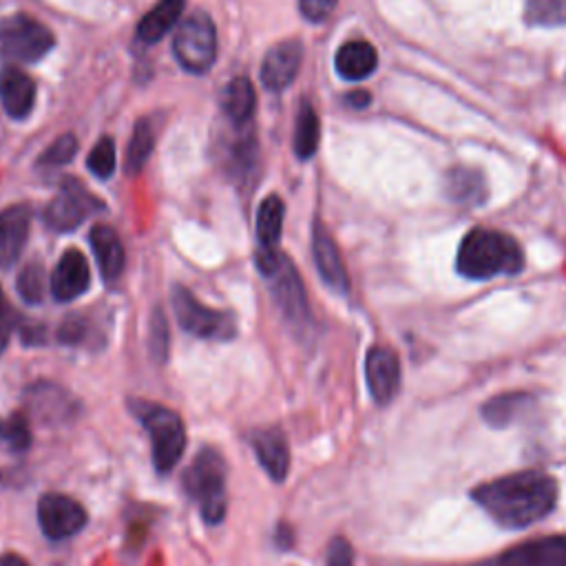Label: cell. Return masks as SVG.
<instances>
[{
	"instance_id": "obj_1",
	"label": "cell",
	"mask_w": 566,
	"mask_h": 566,
	"mask_svg": "<svg viewBox=\"0 0 566 566\" xmlns=\"http://www.w3.org/2000/svg\"><path fill=\"white\" fill-rule=\"evenodd\" d=\"M471 497L502 528H524L555 509L557 482L542 471H520L480 484Z\"/></svg>"
},
{
	"instance_id": "obj_2",
	"label": "cell",
	"mask_w": 566,
	"mask_h": 566,
	"mask_svg": "<svg viewBox=\"0 0 566 566\" xmlns=\"http://www.w3.org/2000/svg\"><path fill=\"white\" fill-rule=\"evenodd\" d=\"M524 268V250L515 237L491 230H469L455 254V272L471 281H489L495 276H515Z\"/></svg>"
},
{
	"instance_id": "obj_3",
	"label": "cell",
	"mask_w": 566,
	"mask_h": 566,
	"mask_svg": "<svg viewBox=\"0 0 566 566\" xmlns=\"http://www.w3.org/2000/svg\"><path fill=\"white\" fill-rule=\"evenodd\" d=\"M184 489L199 504L208 524L226 517V462L212 447H203L184 473Z\"/></svg>"
},
{
	"instance_id": "obj_4",
	"label": "cell",
	"mask_w": 566,
	"mask_h": 566,
	"mask_svg": "<svg viewBox=\"0 0 566 566\" xmlns=\"http://www.w3.org/2000/svg\"><path fill=\"white\" fill-rule=\"evenodd\" d=\"M130 409L139 416L144 429L153 442V462L159 473H168L184 453L186 447V431L181 418L161 405L150 402H130Z\"/></svg>"
},
{
	"instance_id": "obj_5",
	"label": "cell",
	"mask_w": 566,
	"mask_h": 566,
	"mask_svg": "<svg viewBox=\"0 0 566 566\" xmlns=\"http://www.w3.org/2000/svg\"><path fill=\"white\" fill-rule=\"evenodd\" d=\"M53 46V33L31 15L15 13L0 20V57L38 62Z\"/></svg>"
},
{
	"instance_id": "obj_6",
	"label": "cell",
	"mask_w": 566,
	"mask_h": 566,
	"mask_svg": "<svg viewBox=\"0 0 566 566\" xmlns=\"http://www.w3.org/2000/svg\"><path fill=\"white\" fill-rule=\"evenodd\" d=\"M172 53L181 69L206 73L217 57V31L206 13L188 15L172 38Z\"/></svg>"
},
{
	"instance_id": "obj_7",
	"label": "cell",
	"mask_w": 566,
	"mask_h": 566,
	"mask_svg": "<svg viewBox=\"0 0 566 566\" xmlns=\"http://www.w3.org/2000/svg\"><path fill=\"white\" fill-rule=\"evenodd\" d=\"M172 310L181 329L197 338H214L228 340L237 334L234 316L228 312H217L199 303L190 290L175 287L172 292Z\"/></svg>"
},
{
	"instance_id": "obj_8",
	"label": "cell",
	"mask_w": 566,
	"mask_h": 566,
	"mask_svg": "<svg viewBox=\"0 0 566 566\" xmlns=\"http://www.w3.org/2000/svg\"><path fill=\"white\" fill-rule=\"evenodd\" d=\"M99 210H104L102 201L93 192H88L77 179L66 177L60 184L57 195L46 206L44 221L57 232H69Z\"/></svg>"
},
{
	"instance_id": "obj_9",
	"label": "cell",
	"mask_w": 566,
	"mask_h": 566,
	"mask_svg": "<svg viewBox=\"0 0 566 566\" xmlns=\"http://www.w3.org/2000/svg\"><path fill=\"white\" fill-rule=\"evenodd\" d=\"M38 522L49 539H66L86 524L84 506L62 493H46L38 502Z\"/></svg>"
},
{
	"instance_id": "obj_10",
	"label": "cell",
	"mask_w": 566,
	"mask_h": 566,
	"mask_svg": "<svg viewBox=\"0 0 566 566\" xmlns=\"http://www.w3.org/2000/svg\"><path fill=\"white\" fill-rule=\"evenodd\" d=\"M268 279L272 281V296L283 316L287 318V323H292L294 327H307L310 305L294 265L283 256L279 268L272 274H268Z\"/></svg>"
},
{
	"instance_id": "obj_11",
	"label": "cell",
	"mask_w": 566,
	"mask_h": 566,
	"mask_svg": "<svg viewBox=\"0 0 566 566\" xmlns=\"http://www.w3.org/2000/svg\"><path fill=\"white\" fill-rule=\"evenodd\" d=\"M365 380L371 398L378 405L394 400L400 387V360L389 347H371L365 356Z\"/></svg>"
},
{
	"instance_id": "obj_12",
	"label": "cell",
	"mask_w": 566,
	"mask_h": 566,
	"mask_svg": "<svg viewBox=\"0 0 566 566\" xmlns=\"http://www.w3.org/2000/svg\"><path fill=\"white\" fill-rule=\"evenodd\" d=\"M24 402L31 416L42 422H66L77 413L75 398L53 382L31 385L24 394Z\"/></svg>"
},
{
	"instance_id": "obj_13",
	"label": "cell",
	"mask_w": 566,
	"mask_h": 566,
	"mask_svg": "<svg viewBox=\"0 0 566 566\" xmlns=\"http://www.w3.org/2000/svg\"><path fill=\"white\" fill-rule=\"evenodd\" d=\"M312 254H314L316 270H318L321 279L325 281V285L338 294H347V290H349L347 270L343 265L340 252H338L332 234L327 232V228L321 221H316L314 230H312Z\"/></svg>"
},
{
	"instance_id": "obj_14",
	"label": "cell",
	"mask_w": 566,
	"mask_h": 566,
	"mask_svg": "<svg viewBox=\"0 0 566 566\" xmlns=\"http://www.w3.org/2000/svg\"><path fill=\"white\" fill-rule=\"evenodd\" d=\"M495 566H566V535L539 537L504 553Z\"/></svg>"
},
{
	"instance_id": "obj_15",
	"label": "cell",
	"mask_w": 566,
	"mask_h": 566,
	"mask_svg": "<svg viewBox=\"0 0 566 566\" xmlns=\"http://www.w3.org/2000/svg\"><path fill=\"white\" fill-rule=\"evenodd\" d=\"M88 283H91V270H88L86 256L80 250H66L51 274L53 296L64 303L73 301L88 290Z\"/></svg>"
},
{
	"instance_id": "obj_16",
	"label": "cell",
	"mask_w": 566,
	"mask_h": 566,
	"mask_svg": "<svg viewBox=\"0 0 566 566\" xmlns=\"http://www.w3.org/2000/svg\"><path fill=\"white\" fill-rule=\"evenodd\" d=\"M303 60V49L296 40L272 46L261 64V82L268 91H283L292 84Z\"/></svg>"
},
{
	"instance_id": "obj_17",
	"label": "cell",
	"mask_w": 566,
	"mask_h": 566,
	"mask_svg": "<svg viewBox=\"0 0 566 566\" xmlns=\"http://www.w3.org/2000/svg\"><path fill=\"white\" fill-rule=\"evenodd\" d=\"M250 447H252L259 464L263 467V471L274 482H283L287 475V469H290V451H287V442H285V436L281 433V429L270 427V429L252 431Z\"/></svg>"
},
{
	"instance_id": "obj_18",
	"label": "cell",
	"mask_w": 566,
	"mask_h": 566,
	"mask_svg": "<svg viewBox=\"0 0 566 566\" xmlns=\"http://www.w3.org/2000/svg\"><path fill=\"white\" fill-rule=\"evenodd\" d=\"M0 102L11 119L29 117L35 102L33 80L15 66H4L0 71Z\"/></svg>"
},
{
	"instance_id": "obj_19",
	"label": "cell",
	"mask_w": 566,
	"mask_h": 566,
	"mask_svg": "<svg viewBox=\"0 0 566 566\" xmlns=\"http://www.w3.org/2000/svg\"><path fill=\"white\" fill-rule=\"evenodd\" d=\"M31 226V210L22 203L0 212V268H11L27 241Z\"/></svg>"
},
{
	"instance_id": "obj_20",
	"label": "cell",
	"mask_w": 566,
	"mask_h": 566,
	"mask_svg": "<svg viewBox=\"0 0 566 566\" xmlns=\"http://www.w3.org/2000/svg\"><path fill=\"white\" fill-rule=\"evenodd\" d=\"M378 66L376 49L365 40L345 42L334 55L336 73L347 82H358L369 77Z\"/></svg>"
},
{
	"instance_id": "obj_21",
	"label": "cell",
	"mask_w": 566,
	"mask_h": 566,
	"mask_svg": "<svg viewBox=\"0 0 566 566\" xmlns=\"http://www.w3.org/2000/svg\"><path fill=\"white\" fill-rule=\"evenodd\" d=\"M91 248L104 281H115L124 270V248L115 230L108 226H95L91 230Z\"/></svg>"
},
{
	"instance_id": "obj_22",
	"label": "cell",
	"mask_w": 566,
	"mask_h": 566,
	"mask_svg": "<svg viewBox=\"0 0 566 566\" xmlns=\"http://www.w3.org/2000/svg\"><path fill=\"white\" fill-rule=\"evenodd\" d=\"M486 192L484 175L478 168L458 166L447 175V195L458 206H482Z\"/></svg>"
},
{
	"instance_id": "obj_23",
	"label": "cell",
	"mask_w": 566,
	"mask_h": 566,
	"mask_svg": "<svg viewBox=\"0 0 566 566\" xmlns=\"http://www.w3.org/2000/svg\"><path fill=\"white\" fill-rule=\"evenodd\" d=\"M283 214H285V208L276 195H270L259 203V210H256L259 252H279Z\"/></svg>"
},
{
	"instance_id": "obj_24",
	"label": "cell",
	"mask_w": 566,
	"mask_h": 566,
	"mask_svg": "<svg viewBox=\"0 0 566 566\" xmlns=\"http://www.w3.org/2000/svg\"><path fill=\"white\" fill-rule=\"evenodd\" d=\"M256 97L248 77H234L221 93V108L234 126L250 124L254 115Z\"/></svg>"
},
{
	"instance_id": "obj_25",
	"label": "cell",
	"mask_w": 566,
	"mask_h": 566,
	"mask_svg": "<svg viewBox=\"0 0 566 566\" xmlns=\"http://www.w3.org/2000/svg\"><path fill=\"white\" fill-rule=\"evenodd\" d=\"M184 9V0H159L139 22L137 38L146 44L161 40L179 20Z\"/></svg>"
},
{
	"instance_id": "obj_26",
	"label": "cell",
	"mask_w": 566,
	"mask_h": 566,
	"mask_svg": "<svg viewBox=\"0 0 566 566\" xmlns=\"http://www.w3.org/2000/svg\"><path fill=\"white\" fill-rule=\"evenodd\" d=\"M321 139V124L310 102H303L294 124V153L298 159L314 157Z\"/></svg>"
},
{
	"instance_id": "obj_27",
	"label": "cell",
	"mask_w": 566,
	"mask_h": 566,
	"mask_svg": "<svg viewBox=\"0 0 566 566\" xmlns=\"http://www.w3.org/2000/svg\"><path fill=\"white\" fill-rule=\"evenodd\" d=\"M155 146V133L148 119H139L133 128L128 148H126V170L128 172H139L144 164L148 161L150 153Z\"/></svg>"
},
{
	"instance_id": "obj_28",
	"label": "cell",
	"mask_w": 566,
	"mask_h": 566,
	"mask_svg": "<svg viewBox=\"0 0 566 566\" xmlns=\"http://www.w3.org/2000/svg\"><path fill=\"white\" fill-rule=\"evenodd\" d=\"M524 22L528 27H564L566 0H524Z\"/></svg>"
},
{
	"instance_id": "obj_29",
	"label": "cell",
	"mask_w": 566,
	"mask_h": 566,
	"mask_svg": "<svg viewBox=\"0 0 566 566\" xmlns=\"http://www.w3.org/2000/svg\"><path fill=\"white\" fill-rule=\"evenodd\" d=\"M528 402L531 396L526 394H504L489 400L482 409V416L486 418V422H491V427H506L522 409H526Z\"/></svg>"
},
{
	"instance_id": "obj_30",
	"label": "cell",
	"mask_w": 566,
	"mask_h": 566,
	"mask_svg": "<svg viewBox=\"0 0 566 566\" xmlns=\"http://www.w3.org/2000/svg\"><path fill=\"white\" fill-rule=\"evenodd\" d=\"M86 166L88 170L99 177V179H108L115 170V144L111 137H102L93 150L86 157Z\"/></svg>"
},
{
	"instance_id": "obj_31",
	"label": "cell",
	"mask_w": 566,
	"mask_h": 566,
	"mask_svg": "<svg viewBox=\"0 0 566 566\" xmlns=\"http://www.w3.org/2000/svg\"><path fill=\"white\" fill-rule=\"evenodd\" d=\"M0 442H4L11 451H24L31 442L29 424L20 413H13L0 420Z\"/></svg>"
},
{
	"instance_id": "obj_32",
	"label": "cell",
	"mask_w": 566,
	"mask_h": 566,
	"mask_svg": "<svg viewBox=\"0 0 566 566\" xmlns=\"http://www.w3.org/2000/svg\"><path fill=\"white\" fill-rule=\"evenodd\" d=\"M18 292L31 305L44 298V270L38 263H29L27 268H22V272L18 274Z\"/></svg>"
},
{
	"instance_id": "obj_33",
	"label": "cell",
	"mask_w": 566,
	"mask_h": 566,
	"mask_svg": "<svg viewBox=\"0 0 566 566\" xmlns=\"http://www.w3.org/2000/svg\"><path fill=\"white\" fill-rule=\"evenodd\" d=\"M75 153H77V139H75V135L66 133V135L57 137V139L44 150V155L40 157V161H42L44 166H62V164L71 161V159L75 157Z\"/></svg>"
},
{
	"instance_id": "obj_34",
	"label": "cell",
	"mask_w": 566,
	"mask_h": 566,
	"mask_svg": "<svg viewBox=\"0 0 566 566\" xmlns=\"http://www.w3.org/2000/svg\"><path fill=\"white\" fill-rule=\"evenodd\" d=\"M168 345H170V334H168V325L161 312H155L153 321H150V354L155 356V360L164 363L168 356Z\"/></svg>"
},
{
	"instance_id": "obj_35",
	"label": "cell",
	"mask_w": 566,
	"mask_h": 566,
	"mask_svg": "<svg viewBox=\"0 0 566 566\" xmlns=\"http://www.w3.org/2000/svg\"><path fill=\"white\" fill-rule=\"evenodd\" d=\"M327 566H354V551L345 537H334L327 546Z\"/></svg>"
},
{
	"instance_id": "obj_36",
	"label": "cell",
	"mask_w": 566,
	"mask_h": 566,
	"mask_svg": "<svg viewBox=\"0 0 566 566\" xmlns=\"http://www.w3.org/2000/svg\"><path fill=\"white\" fill-rule=\"evenodd\" d=\"M338 0H298V9L305 20L323 22L336 7Z\"/></svg>"
},
{
	"instance_id": "obj_37",
	"label": "cell",
	"mask_w": 566,
	"mask_h": 566,
	"mask_svg": "<svg viewBox=\"0 0 566 566\" xmlns=\"http://www.w3.org/2000/svg\"><path fill=\"white\" fill-rule=\"evenodd\" d=\"M84 332H86L84 321H80V318H71V321H66V323L60 327L57 338H60L62 343L75 345V343H80V340L84 338Z\"/></svg>"
},
{
	"instance_id": "obj_38",
	"label": "cell",
	"mask_w": 566,
	"mask_h": 566,
	"mask_svg": "<svg viewBox=\"0 0 566 566\" xmlns=\"http://www.w3.org/2000/svg\"><path fill=\"white\" fill-rule=\"evenodd\" d=\"M11 325H13V312H11V307H9V303L4 301L2 290H0V352H2V349L7 347V343H9Z\"/></svg>"
},
{
	"instance_id": "obj_39",
	"label": "cell",
	"mask_w": 566,
	"mask_h": 566,
	"mask_svg": "<svg viewBox=\"0 0 566 566\" xmlns=\"http://www.w3.org/2000/svg\"><path fill=\"white\" fill-rule=\"evenodd\" d=\"M345 102L352 106V108H365L369 104V93L365 91H354L345 97Z\"/></svg>"
},
{
	"instance_id": "obj_40",
	"label": "cell",
	"mask_w": 566,
	"mask_h": 566,
	"mask_svg": "<svg viewBox=\"0 0 566 566\" xmlns=\"http://www.w3.org/2000/svg\"><path fill=\"white\" fill-rule=\"evenodd\" d=\"M0 566H29L20 555H13V553H7L0 557Z\"/></svg>"
},
{
	"instance_id": "obj_41",
	"label": "cell",
	"mask_w": 566,
	"mask_h": 566,
	"mask_svg": "<svg viewBox=\"0 0 566 566\" xmlns=\"http://www.w3.org/2000/svg\"><path fill=\"white\" fill-rule=\"evenodd\" d=\"M473 566H489V564H473ZM495 566V564H493Z\"/></svg>"
}]
</instances>
